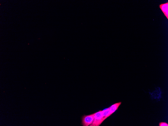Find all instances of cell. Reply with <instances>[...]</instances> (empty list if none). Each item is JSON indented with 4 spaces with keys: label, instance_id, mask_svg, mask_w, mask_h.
Masks as SVG:
<instances>
[{
    "label": "cell",
    "instance_id": "cell-1",
    "mask_svg": "<svg viewBox=\"0 0 168 126\" xmlns=\"http://www.w3.org/2000/svg\"><path fill=\"white\" fill-rule=\"evenodd\" d=\"M102 111L100 110L94 113V120L90 126H99L104 120Z\"/></svg>",
    "mask_w": 168,
    "mask_h": 126
},
{
    "label": "cell",
    "instance_id": "cell-2",
    "mask_svg": "<svg viewBox=\"0 0 168 126\" xmlns=\"http://www.w3.org/2000/svg\"><path fill=\"white\" fill-rule=\"evenodd\" d=\"M94 120V113L89 115H84L81 118V123L83 126H90Z\"/></svg>",
    "mask_w": 168,
    "mask_h": 126
},
{
    "label": "cell",
    "instance_id": "cell-3",
    "mask_svg": "<svg viewBox=\"0 0 168 126\" xmlns=\"http://www.w3.org/2000/svg\"><path fill=\"white\" fill-rule=\"evenodd\" d=\"M159 7L164 15L168 19V2L159 5Z\"/></svg>",
    "mask_w": 168,
    "mask_h": 126
},
{
    "label": "cell",
    "instance_id": "cell-4",
    "mask_svg": "<svg viewBox=\"0 0 168 126\" xmlns=\"http://www.w3.org/2000/svg\"><path fill=\"white\" fill-rule=\"evenodd\" d=\"M121 103V102H119L113 104L109 107V112L108 116V117L117 110Z\"/></svg>",
    "mask_w": 168,
    "mask_h": 126
},
{
    "label": "cell",
    "instance_id": "cell-5",
    "mask_svg": "<svg viewBox=\"0 0 168 126\" xmlns=\"http://www.w3.org/2000/svg\"><path fill=\"white\" fill-rule=\"evenodd\" d=\"M102 111L104 120H105L108 117V116L109 112V107L104 109Z\"/></svg>",
    "mask_w": 168,
    "mask_h": 126
},
{
    "label": "cell",
    "instance_id": "cell-6",
    "mask_svg": "<svg viewBox=\"0 0 168 126\" xmlns=\"http://www.w3.org/2000/svg\"><path fill=\"white\" fill-rule=\"evenodd\" d=\"M159 126H168V124L165 122H161L159 123Z\"/></svg>",
    "mask_w": 168,
    "mask_h": 126
}]
</instances>
